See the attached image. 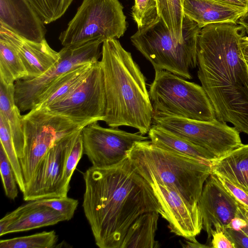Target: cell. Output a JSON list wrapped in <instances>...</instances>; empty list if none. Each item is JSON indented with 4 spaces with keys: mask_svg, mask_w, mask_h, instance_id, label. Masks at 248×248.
Segmentation results:
<instances>
[{
    "mask_svg": "<svg viewBox=\"0 0 248 248\" xmlns=\"http://www.w3.org/2000/svg\"><path fill=\"white\" fill-rule=\"evenodd\" d=\"M83 176L82 207L100 248H121L127 230L140 215L153 211L163 214L151 185L128 156L112 166H92Z\"/></svg>",
    "mask_w": 248,
    "mask_h": 248,
    "instance_id": "1",
    "label": "cell"
},
{
    "mask_svg": "<svg viewBox=\"0 0 248 248\" xmlns=\"http://www.w3.org/2000/svg\"><path fill=\"white\" fill-rule=\"evenodd\" d=\"M245 29L232 22L202 27L197 46L198 77L216 119L248 135V68L241 38Z\"/></svg>",
    "mask_w": 248,
    "mask_h": 248,
    "instance_id": "2",
    "label": "cell"
},
{
    "mask_svg": "<svg viewBox=\"0 0 248 248\" xmlns=\"http://www.w3.org/2000/svg\"><path fill=\"white\" fill-rule=\"evenodd\" d=\"M101 56L106 97L103 121L110 127L128 126L148 133L154 110L139 66L117 39L103 43Z\"/></svg>",
    "mask_w": 248,
    "mask_h": 248,
    "instance_id": "3",
    "label": "cell"
},
{
    "mask_svg": "<svg viewBox=\"0 0 248 248\" xmlns=\"http://www.w3.org/2000/svg\"><path fill=\"white\" fill-rule=\"evenodd\" d=\"M135 170L149 184L165 185L198 205L211 165L160 148L151 140L137 141L128 154Z\"/></svg>",
    "mask_w": 248,
    "mask_h": 248,
    "instance_id": "4",
    "label": "cell"
},
{
    "mask_svg": "<svg viewBox=\"0 0 248 248\" xmlns=\"http://www.w3.org/2000/svg\"><path fill=\"white\" fill-rule=\"evenodd\" d=\"M201 28L184 16L183 42L175 39L159 17L138 28L130 37L135 47L148 60L155 71L166 70L186 79H191L190 69L198 64L197 46Z\"/></svg>",
    "mask_w": 248,
    "mask_h": 248,
    "instance_id": "5",
    "label": "cell"
},
{
    "mask_svg": "<svg viewBox=\"0 0 248 248\" xmlns=\"http://www.w3.org/2000/svg\"><path fill=\"white\" fill-rule=\"evenodd\" d=\"M149 93L154 114L203 121L216 118L202 87L170 72L155 71Z\"/></svg>",
    "mask_w": 248,
    "mask_h": 248,
    "instance_id": "6",
    "label": "cell"
},
{
    "mask_svg": "<svg viewBox=\"0 0 248 248\" xmlns=\"http://www.w3.org/2000/svg\"><path fill=\"white\" fill-rule=\"evenodd\" d=\"M119 0H83L59 39L63 46H77L95 40L118 39L126 30Z\"/></svg>",
    "mask_w": 248,
    "mask_h": 248,
    "instance_id": "7",
    "label": "cell"
},
{
    "mask_svg": "<svg viewBox=\"0 0 248 248\" xmlns=\"http://www.w3.org/2000/svg\"><path fill=\"white\" fill-rule=\"evenodd\" d=\"M25 137L24 156L19 159L25 186L48 150L57 141L88 125L42 109H31L22 118Z\"/></svg>",
    "mask_w": 248,
    "mask_h": 248,
    "instance_id": "8",
    "label": "cell"
},
{
    "mask_svg": "<svg viewBox=\"0 0 248 248\" xmlns=\"http://www.w3.org/2000/svg\"><path fill=\"white\" fill-rule=\"evenodd\" d=\"M153 123L204 149L216 159L243 144L234 126L216 118L203 121L154 114Z\"/></svg>",
    "mask_w": 248,
    "mask_h": 248,
    "instance_id": "9",
    "label": "cell"
},
{
    "mask_svg": "<svg viewBox=\"0 0 248 248\" xmlns=\"http://www.w3.org/2000/svg\"><path fill=\"white\" fill-rule=\"evenodd\" d=\"M40 109L82 124L103 121L106 97L100 62H95L86 76L66 96Z\"/></svg>",
    "mask_w": 248,
    "mask_h": 248,
    "instance_id": "10",
    "label": "cell"
},
{
    "mask_svg": "<svg viewBox=\"0 0 248 248\" xmlns=\"http://www.w3.org/2000/svg\"><path fill=\"white\" fill-rule=\"evenodd\" d=\"M103 43L95 40L77 46H63L59 51V61L45 74L31 79L16 81L14 99L20 112L31 109L38 97L62 75L83 64L98 61Z\"/></svg>",
    "mask_w": 248,
    "mask_h": 248,
    "instance_id": "11",
    "label": "cell"
},
{
    "mask_svg": "<svg viewBox=\"0 0 248 248\" xmlns=\"http://www.w3.org/2000/svg\"><path fill=\"white\" fill-rule=\"evenodd\" d=\"M83 154L95 167L115 165L128 156L137 141L148 140L140 132L131 133L118 127L105 128L95 122L81 130Z\"/></svg>",
    "mask_w": 248,
    "mask_h": 248,
    "instance_id": "12",
    "label": "cell"
},
{
    "mask_svg": "<svg viewBox=\"0 0 248 248\" xmlns=\"http://www.w3.org/2000/svg\"><path fill=\"white\" fill-rule=\"evenodd\" d=\"M78 132L57 141L48 150L25 186L23 193L24 201L67 196L62 183L64 166L73 140Z\"/></svg>",
    "mask_w": 248,
    "mask_h": 248,
    "instance_id": "13",
    "label": "cell"
},
{
    "mask_svg": "<svg viewBox=\"0 0 248 248\" xmlns=\"http://www.w3.org/2000/svg\"><path fill=\"white\" fill-rule=\"evenodd\" d=\"M163 209L162 217L170 231L186 239L196 241L202 229V218L198 204L191 203L179 193L156 183L150 184Z\"/></svg>",
    "mask_w": 248,
    "mask_h": 248,
    "instance_id": "14",
    "label": "cell"
},
{
    "mask_svg": "<svg viewBox=\"0 0 248 248\" xmlns=\"http://www.w3.org/2000/svg\"><path fill=\"white\" fill-rule=\"evenodd\" d=\"M198 205L202 218V229L211 242L215 227L226 228L231 220L238 217V204L212 174L206 179Z\"/></svg>",
    "mask_w": 248,
    "mask_h": 248,
    "instance_id": "15",
    "label": "cell"
},
{
    "mask_svg": "<svg viewBox=\"0 0 248 248\" xmlns=\"http://www.w3.org/2000/svg\"><path fill=\"white\" fill-rule=\"evenodd\" d=\"M0 24L31 41L45 39V24L27 0H0Z\"/></svg>",
    "mask_w": 248,
    "mask_h": 248,
    "instance_id": "16",
    "label": "cell"
},
{
    "mask_svg": "<svg viewBox=\"0 0 248 248\" xmlns=\"http://www.w3.org/2000/svg\"><path fill=\"white\" fill-rule=\"evenodd\" d=\"M0 33L16 46L27 72L24 79L40 77L49 70L59 60V52L53 50L46 39L40 42L26 40L0 24Z\"/></svg>",
    "mask_w": 248,
    "mask_h": 248,
    "instance_id": "17",
    "label": "cell"
},
{
    "mask_svg": "<svg viewBox=\"0 0 248 248\" xmlns=\"http://www.w3.org/2000/svg\"><path fill=\"white\" fill-rule=\"evenodd\" d=\"M183 11L184 15L201 29L212 23H237L248 12L245 9L213 0H184Z\"/></svg>",
    "mask_w": 248,
    "mask_h": 248,
    "instance_id": "18",
    "label": "cell"
},
{
    "mask_svg": "<svg viewBox=\"0 0 248 248\" xmlns=\"http://www.w3.org/2000/svg\"><path fill=\"white\" fill-rule=\"evenodd\" d=\"M4 218L9 225L3 235L26 231L67 221L66 217L49 207L44 205H29L26 203L12 212Z\"/></svg>",
    "mask_w": 248,
    "mask_h": 248,
    "instance_id": "19",
    "label": "cell"
},
{
    "mask_svg": "<svg viewBox=\"0 0 248 248\" xmlns=\"http://www.w3.org/2000/svg\"><path fill=\"white\" fill-rule=\"evenodd\" d=\"M148 137L156 146L201 160L212 165L217 159L204 149L158 125H152Z\"/></svg>",
    "mask_w": 248,
    "mask_h": 248,
    "instance_id": "20",
    "label": "cell"
},
{
    "mask_svg": "<svg viewBox=\"0 0 248 248\" xmlns=\"http://www.w3.org/2000/svg\"><path fill=\"white\" fill-rule=\"evenodd\" d=\"M212 171L248 193V144H242L212 164Z\"/></svg>",
    "mask_w": 248,
    "mask_h": 248,
    "instance_id": "21",
    "label": "cell"
},
{
    "mask_svg": "<svg viewBox=\"0 0 248 248\" xmlns=\"http://www.w3.org/2000/svg\"><path fill=\"white\" fill-rule=\"evenodd\" d=\"M14 84L7 85L0 80V114L8 124L18 157L24 155L25 137L22 115L15 104Z\"/></svg>",
    "mask_w": 248,
    "mask_h": 248,
    "instance_id": "22",
    "label": "cell"
},
{
    "mask_svg": "<svg viewBox=\"0 0 248 248\" xmlns=\"http://www.w3.org/2000/svg\"><path fill=\"white\" fill-rule=\"evenodd\" d=\"M159 213L156 211L143 214L138 217L127 231L121 248H157L155 240Z\"/></svg>",
    "mask_w": 248,
    "mask_h": 248,
    "instance_id": "23",
    "label": "cell"
},
{
    "mask_svg": "<svg viewBox=\"0 0 248 248\" xmlns=\"http://www.w3.org/2000/svg\"><path fill=\"white\" fill-rule=\"evenodd\" d=\"M95 62L83 64L62 75L38 97L32 108H45L64 97L86 76Z\"/></svg>",
    "mask_w": 248,
    "mask_h": 248,
    "instance_id": "24",
    "label": "cell"
},
{
    "mask_svg": "<svg viewBox=\"0 0 248 248\" xmlns=\"http://www.w3.org/2000/svg\"><path fill=\"white\" fill-rule=\"evenodd\" d=\"M27 77V72L15 45L0 33V80L14 84Z\"/></svg>",
    "mask_w": 248,
    "mask_h": 248,
    "instance_id": "25",
    "label": "cell"
},
{
    "mask_svg": "<svg viewBox=\"0 0 248 248\" xmlns=\"http://www.w3.org/2000/svg\"><path fill=\"white\" fill-rule=\"evenodd\" d=\"M184 0H156L157 14L163 21L171 36L183 42V22L184 17Z\"/></svg>",
    "mask_w": 248,
    "mask_h": 248,
    "instance_id": "26",
    "label": "cell"
},
{
    "mask_svg": "<svg viewBox=\"0 0 248 248\" xmlns=\"http://www.w3.org/2000/svg\"><path fill=\"white\" fill-rule=\"evenodd\" d=\"M58 236L53 230L32 235L1 240L0 248H53Z\"/></svg>",
    "mask_w": 248,
    "mask_h": 248,
    "instance_id": "27",
    "label": "cell"
},
{
    "mask_svg": "<svg viewBox=\"0 0 248 248\" xmlns=\"http://www.w3.org/2000/svg\"><path fill=\"white\" fill-rule=\"evenodd\" d=\"M0 146L3 149L14 172L17 185L22 193L25 190V185L12 137L8 123L0 114Z\"/></svg>",
    "mask_w": 248,
    "mask_h": 248,
    "instance_id": "28",
    "label": "cell"
},
{
    "mask_svg": "<svg viewBox=\"0 0 248 248\" xmlns=\"http://www.w3.org/2000/svg\"><path fill=\"white\" fill-rule=\"evenodd\" d=\"M35 10L45 24L61 18L73 0H27Z\"/></svg>",
    "mask_w": 248,
    "mask_h": 248,
    "instance_id": "29",
    "label": "cell"
},
{
    "mask_svg": "<svg viewBox=\"0 0 248 248\" xmlns=\"http://www.w3.org/2000/svg\"><path fill=\"white\" fill-rule=\"evenodd\" d=\"M81 130L75 136L64 163L62 183L64 189L67 192L70 188L71 177L83 154Z\"/></svg>",
    "mask_w": 248,
    "mask_h": 248,
    "instance_id": "30",
    "label": "cell"
},
{
    "mask_svg": "<svg viewBox=\"0 0 248 248\" xmlns=\"http://www.w3.org/2000/svg\"><path fill=\"white\" fill-rule=\"evenodd\" d=\"M29 205H44L49 207L64 215L67 221L74 216L78 204V200L67 196L45 198L29 201Z\"/></svg>",
    "mask_w": 248,
    "mask_h": 248,
    "instance_id": "31",
    "label": "cell"
},
{
    "mask_svg": "<svg viewBox=\"0 0 248 248\" xmlns=\"http://www.w3.org/2000/svg\"><path fill=\"white\" fill-rule=\"evenodd\" d=\"M131 15L138 28L150 23L158 16L156 0H135Z\"/></svg>",
    "mask_w": 248,
    "mask_h": 248,
    "instance_id": "32",
    "label": "cell"
},
{
    "mask_svg": "<svg viewBox=\"0 0 248 248\" xmlns=\"http://www.w3.org/2000/svg\"><path fill=\"white\" fill-rule=\"evenodd\" d=\"M0 172L5 195L10 200H15L18 195L17 183L12 166L1 146Z\"/></svg>",
    "mask_w": 248,
    "mask_h": 248,
    "instance_id": "33",
    "label": "cell"
},
{
    "mask_svg": "<svg viewBox=\"0 0 248 248\" xmlns=\"http://www.w3.org/2000/svg\"><path fill=\"white\" fill-rule=\"evenodd\" d=\"M212 174L237 204L248 211V193L221 175L213 171Z\"/></svg>",
    "mask_w": 248,
    "mask_h": 248,
    "instance_id": "34",
    "label": "cell"
},
{
    "mask_svg": "<svg viewBox=\"0 0 248 248\" xmlns=\"http://www.w3.org/2000/svg\"><path fill=\"white\" fill-rule=\"evenodd\" d=\"M211 247L214 248H236L234 244L219 227H215L211 234Z\"/></svg>",
    "mask_w": 248,
    "mask_h": 248,
    "instance_id": "35",
    "label": "cell"
},
{
    "mask_svg": "<svg viewBox=\"0 0 248 248\" xmlns=\"http://www.w3.org/2000/svg\"><path fill=\"white\" fill-rule=\"evenodd\" d=\"M223 231L234 244L236 248H248V236L242 231L229 228H226Z\"/></svg>",
    "mask_w": 248,
    "mask_h": 248,
    "instance_id": "36",
    "label": "cell"
},
{
    "mask_svg": "<svg viewBox=\"0 0 248 248\" xmlns=\"http://www.w3.org/2000/svg\"><path fill=\"white\" fill-rule=\"evenodd\" d=\"M247 222L240 217H235L228 224L226 228L239 231L247 225Z\"/></svg>",
    "mask_w": 248,
    "mask_h": 248,
    "instance_id": "37",
    "label": "cell"
},
{
    "mask_svg": "<svg viewBox=\"0 0 248 248\" xmlns=\"http://www.w3.org/2000/svg\"><path fill=\"white\" fill-rule=\"evenodd\" d=\"M240 46L243 58L248 68V37L243 36L240 41Z\"/></svg>",
    "mask_w": 248,
    "mask_h": 248,
    "instance_id": "38",
    "label": "cell"
},
{
    "mask_svg": "<svg viewBox=\"0 0 248 248\" xmlns=\"http://www.w3.org/2000/svg\"><path fill=\"white\" fill-rule=\"evenodd\" d=\"M245 9L248 11V0H213Z\"/></svg>",
    "mask_w": 248,
    "mask_h": 248,
    "instance_id": "39",
    "label": "cell"
},
{
    "mask_svg": "<svg viewBox=\"0 0 248 248\" xmlns=\"http://www.w3.org/2000/svg\"><path fill=\"white\" fill-rule=\"evenodd\" d=\"M181 245L183 248H202L210 247V246L201 244L200 243H199L197 241H186V243L184 245L182 244H181Z\"/></svg>",
    "mask_w": 248,
    "mask_h": 248,
    "instance_id": "40",
    "label": "cell"
},
{
    "mask_svg": "<svg viewBox=\"0 0 248 248\" xmlns=\"http://www.w3.org/2000/svg\"><path fill=\"white\" fill-rule=\"evenodd\" d=\"M237 23L242 26L248 33V11L239 19Z\"/></svg>",
    "mask_w": 248,
    "mask_h": 248,
    "instance_id": "41",
    "label": "cell"
},
{
    "mask_svg": "<svg viewBox=\"0 0 248 248\" xmlns=\"http://www.w3.org/2000/svg\"><path fill=\"white\" fill-rule=\"evenodd\" d=\"M238 217L244 218L248 223V211L239 205Z\"/></svg>",
    "mask_w": 248,
    "mask_h": 248,
    "instance_id": "42",
    "label": "cell"
},
{
    "mask_svg": "<svg viewBox=\"0 0 248 248\" xmlns=\"http://www.w3.org/2000/svg\"><path fill=\"white\" fill-rule=\"evenodd\" d=\"M247 225L241 230V231H242L248 236V223L247 222Z\"/></svg>",
    "mask_w": 248,
    "mask_h": 248,
    "instance_id": "43",
    "label": "cell"
}]
</instances>
